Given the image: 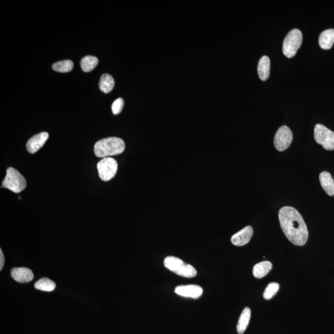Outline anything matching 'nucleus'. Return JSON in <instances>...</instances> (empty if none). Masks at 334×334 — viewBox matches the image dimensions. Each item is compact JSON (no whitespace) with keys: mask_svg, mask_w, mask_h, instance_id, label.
Returning <instances> with one entry per match:
<instances>
[{"mask_svg":"<svg viewBox=\"0 0 334 334\" xmlns=\"http://www.w3.org/2000/svg\"><path fill=\"white\" fill-rule=\"evenodd\" d=\"M251 311L248 307H246L242 310L240 315L237 326V330L239 334H242L246 330L251 319Z\"/></svg>","mask_w":334,"mask_h":334,"instance_id":"dca6fc26","label":"nucleus"},{"mask_svg":"<svg viewBox=\"0 0 334 334\" xmlns=\"http://www.w3.org/2000/svg\"><path fill=\"white\" fill-rule=\"evenodd\" d=\"M272 269V264L269 261H262L255 265L252 269L253 276L257 279L263 278Z\"/></svg>","mask_w":334,"mask_h":334,"instance_id":"f3484780","label":"nucleus"},{"mask_svg":"<svg viewBox=\"0 0 334 334\" xmlns=\"http://www.w3.org/2000/svg\"><path fill=\"white\" fill-rule=\"evenodd\" d=\"M35 288L44 291H52L56 288V284L48 278H42L36 282Z\"/></svg>","mask_w":334,"mask_h":334,"instance_id":"aec40b11","label":"nucleus"},{"mask_svg":"<svg viewBox=\"0 0 334 334\" xmlns=\"http://www.w3.org/2000/svg\"><path fill=\"white\" fill-rule=\"evenodd\" d=\"M279 284L276 283V282L269 284L264 292V298L266 299H271L279 291Z\"/></svg>","mask_w":334,"mask_h":334,"instance_id":"4be33fe9","label":"nucleus"},{"mask_svg":"<svg viewBox=\"0 0 334 334\" xmlns=\"http://www.w3.org/2000/svg\"><path fill=\"white\" fill-rule=\"evenodd\" d=\"M124 106V100L123 98H118L116 99L111 105V110L114 115H118L122 111Z\"/></svg>","mask_w":334,"mask_h":334,"instance_id":"5701e85b","label":"nucleus"},{"mask_svg":"<svg viewBox=\"0 0 334 334\" xmlns=\"http://www.w3.org/2000/svg\"><path fill=\"white\" fill-rule=\"evenodd\" d=\"M97 170L100 179L108 182L112 179L117 172V162L113 158H103L98 163Z\"/></svg>","mask_w":334,"mask_h":334,"instance_id":"0eeeda50","label":"nucleus"},{"mask_svg":"<svg viewBox=\"0 0 334 334\" xmlns=\"http://www.w3.org/2000/svg\"><path fill=\"white\" fill-rule=\"evenodd\" d=\"M2 186L12 192L19 193L26 188L27 182L18 171L14 168L9 167L6 170V175L2 181Z\"/></svg>","mask_w":334,"mask_h":334,"instance_id":"20e7f679","label":"nucleus"},{"mask_svg":"<svg viewBox=\"0 0 334 334\" xmlns=\"http://www.w3.org/2000/svg\"><path fill=\"white\" fill-rule=\"evenodd\" d=\"M314 139L327 150H334V132L325 126L318 124L314 127Z\"/></svg>","mask_w":334,"mask_h":334,"instance_id":"423d86ee","label":"nucleus"},{"mask_svg":"<svg viewBox=\"0 0 334 334\" xmlns=\"http://www.w3.org/2000/svg\"><path fill=\"white\" fill-rule=\"evenodd\" d=\"M98 63V59L96 57L87 56L84 57L81 61V66L84 72H90L95 68Z\"/></svg>","mask_w":334,"mask_h":334,"instance_id":"6ab92c4d","label":"nucleus"},{"mask_svg":"<svg viewBox=\"0 0 334 334\" xmlns=\"http://www.w3.org/2000/svg\"><path fill=\"white\" fill-rule=\"evenodd\" d=\"M334 44V29L326 30L320 34L319 37V44L321 48L329 49Z\"/></svg>","mask_w":334,"mask_h":334,"instance_id":"4468645a","label":"nucleus"},{"mask_svg":"<svg viewBox=\"0 0 334 334\" xmlns=\"http://www.w3.org/2000/svg\"><path fill=\"white\" fill-rule=\"evenodd\" d=\"M166 268L170 270L178 276L185 278H192L197 275L196 270L189 264L185 263L183 260L177 257L168 256L163 262Z\"/></svg>","mask_w":334,"mask_h":334,"instance_id":"7ed1b4c3","label":"nucleus"},{"mask_svg":"<svg viewBox=\"0 0 334 334\" xmlns=\"http://www.w3.org/2000/svg\"><path fill=\"white\" fill-rule=\"evenodd\" d=\"M271 68V62L267 56H262L259 61L257 66V73L259 78L262 81H266L269 78Z\"/></svg>","mask_w":334,"mask_h":334,"instance_id":"2eb2a0df","label":"nucleus"},{"mask_svg":"<svg viewBox=\"0 0 334 334\" xmlns=\"http://www.w3.org/2000/svg\"><path fill=\"white\" fill-rule=\"evenodd\" d=\"M293 141V133L288 126H282L277 130L275 135L274 143L275 147L280 152H283L290 145Z\"/></svg>","mask_w":334,"mask_h":334,"instance_id":"6e6552de","label":"nucleus"},{"mask_svg":"<svg viewBox=\"0 0 334 334\" xmlns=\"http://www.w3.org/2000/svg\"><path fill=\"white\" fill-rule=\"evenodd\" d=\"M281 229L285 235L296 246H303L308 239V230L303 217L294 207H282L279 212Z\"/></svg>","mask_w":334,"mask_h":334,"instance_id":"f257e3e1","label":"nucleus"},{"mask_svg":"<svg viewBox=\"0 0 334 334\" xmlns=\"http://www.w3.org/2000/svg\"><path fill=\"white\" fill-rule=\"evenodd\" d=\"M253 235V229L251 226L244 227L236 234L233 235L231 241L237 246H244L248 243Z\"/></svg>","mask_w":334,"mask_h":334,"instance_id":"9d476101","label":"nucleus"},{"mask_svg":"<svg viewBox=\"0 0 334 334\" xmlns=\"http://www.w3.org/2000/svg\"><path fill=\"white\" fill-rule=\"evenodd\" d=\"M4 255L2 254V250L0 249V270H2V267L4 266Z\"/></svg>","mask_w":334,"mask_h":334,"instance_id":"b1692460","label":"nucleus"},{"mask_svg":"<svg viewBox=\"0 0 334 334\" xmlns=\"http://www.w3.org/2000/svg\"><path fill=\"white\" fill-rule=\"evenodd\" d=\"M125 143L121 139L111 137L98 141L94 145L96 157L105 158L108 156L120 154L125 150Z\"/></svg>","mask_w":334,"mask_h":334,"instance_id":"f03ea898","label":"nucleus"},{"mask_svg":"<svg viewBox=\"0 0 334 334\" xmlns=\"http://www.w3.org/2000/svg\"><path fill=\"white\" fill-rule=\"evenodd\" d=\"M303 42V36L299 29H294L288 32L283 43V53L287 58H291L295 55L300 48Z\"/></svg>","mask_w":334,"mask_h":334,"instance_id":"39448f33","label":"nucleus"},{"mask_svg":"<svg viewBox=\"0 0 334 334\" xmlns=\"http://www.w3.org/2000/svg\"><path fill=\"white\" fill-rule=\"evenodd\" d=\"M321 187L325 192L330 196L334 195V180L330 173L323 172L319 175Z\"/></svg>","mask_w":334,"mask_h":334,"instance_id":"ddd939ff","label":"nucleus"},{"mask_svg":"<svg viewBox=\"0 0 334 334\" xmlns=\"http://www.w3.org/2000/svg\"><path fill=\"white\" fill-rule=\"evenodd\" d=\"M11 277L19 283H28L34 279V274L26 267H16L11 270Z\"/></svg>","mask_w":334,"mask_h":334,"instance_id":"f8f14e48","label":"nucleus"},{"mask_svg":"<svg viewBox=\"0 0 334 334\" xmlns=\"http://www.w3.org/2000/svg\"><path fill=\"white\" fill-rule=\"evenodd\" d=\"M73 62L71 60H63L54 63L52 68L59 73H68L73 69Z\"/></svg>","mask_w":334,"mask_h":334,"instance_id":"412c9836","label":"nucleus"},{"mask_svg":"<svg viewBox=\"0 0 334 334\" xmlns=\"http://www.w3.org/2000/svg\"><path fill=\"white\" fill-rule=\"evenodd\" d=\"M175 293L186 298L197 299L202 296L203 289L197 285H186L176 287Z\"/></svg>","mask_w":334,"mask_h":334,"instance_id":"1a4fd4ad","label":"nucleus"},{"mask_svg":"<svg viewBox=\"0 0 334 334\" xmlns=\"http://www.w3.org/2000/svg\"><path fill=\"white\" fill-rule=\"evenodd\" d=\"M49 137L48 133L42 132L32 137L27 141L26 148L29 153H34L43 147Z\"/></svg>","mask_w":334,"mask_h":334,"instance_id":"9b49d317","label":"nucleus"},{"mask_svg":"<svg viewBox=\"0 0 334 334\" xmlns=\"http://www.w3.org/2000/svg\"><path fill=\"white\" fill-rule=\"evenodd\" d=\"M115 86V80L112 76L108 74H104L101 76L99 81V88L103 93L107 94L110 93Z\"/></svg>","mask_w":334,"mask_h":334,"instance_id":"a211bd4d","label":"nucleus"}]
</instances>
